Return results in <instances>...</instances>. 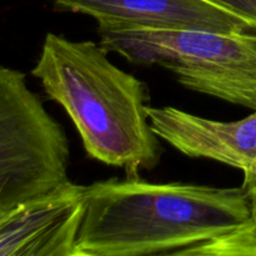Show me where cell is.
<instances>
[{
    "instance_id": "7a4b0ae2",
    "label": "cell",
    "mask_w": 256,
    "mask_h": 256,
    "mask_svg": "<svg viewBox=\"0 0 256 256\" xmlns=\"http://www.w3.org/2000/svg\"><path fill=\"white\" fill-rule=\"evenodd\" d=\"M108 52L90 40L49 32L32 74L64 108L92 159L136 178L159 162V140L148 116L146 86Z\"/></svg>"
},
{
    "instance_id": "6da1fadb",
    "label": "cell",
    "mask_w": 256,
    "mask_h": 256,
    "mask_svg": "<svg viewBox=\"0 0 256 256\" xmlns=\"http://www.w3.org/2000/svg\"><path fill=\"white\" fill-rule=\"evenodd\" d=\"M250 216L244 186L155 184L139 176L98 182L86 186L72 256L186 255Z\"/></svg>"
},
{
    "instance_id": "8992f818",
    "label": "cell",
    "mask_w": 256,
    "mask_h": 256,
    "mask_svg": "<svg viewBox=\"0 0 256 256\" xmlns=\"http://www.w3.org/2000/svg\"><path fill=\"white\" fill-rule=\"evenodd\" d=\"M158 138L192 158H204L246 172L256 156V110L235 122H218L178 108L148 106Z\"/></svg>"
},
{
    "instance_id": "ba28073f",
    "label": "cell",
    "mask_w": 256,
    "mask_h": 256,
    "mask_svg": "<svg viewBox=\"0 0 256 256\" xmlns=\"http://www.w3.org/2000/svg\"><path fill=\"white\" fill-rule=\"evenodd\" d=\"M246 190L249 192L250 202H252V216L248 220V232H249L252 249L256 254V186Z\"/></svg>"
},
{
    "instance_id": "30bf717a",
    "label": "cell",
    "mask_w": 256,
    "mask_h": 256,
    "mask_svg": "<svg viewBox=\"0 0 256 256\" xmlns=\"http://www.w3.org/2000/svg\"><path fill=\"white\" fill-rule=\"evenodd\" d=\"M14 210V209H12ZM12 210H5L0 206V252H2V229H4V224L6 222V218L9 215V212Z\"/></svg>"
},
{
    "instance_id": "277c9868",
    "label": "cell",
    "mask_w": 256,
    "mask_h": 256,
    "mask_svg": "<svg viewBox=\"0 0 256 256\" xmlns=\"http://www.w3.org/2000/svg\"><path fill=\"white\" fill-rule=\"evenodd\" d=\"M69 155L64 130L25 74L0 66V206L16 209L66 186Z\"/></svg>"
},
{
    "instance_id": "9c48e42d",
    "label": "cell",
    "mask_w": 256,
    "mask_h": 256,
    "mask_svg": "<svg viewBox=\"0 0 256 256\" xmlns=\"http://www.w3.org/2000/svg\"><path fill=\"white\" fill-rule=\"evenodd\" d=\"M242 186L245 189H250V188L256 186V156L252 164L250 165L249 170L246 172H244V182H242Z\"/></svg>"
},
{
    "instance_id": "5b68a950",
    "label": "cell",
    "mask_w": 256,
    "mask_h": 256,
    "mask_svg": "<svg viewBox=\"0 0 256 256\" xmlns=\"http://www.w3.org/2000/svg\"><path fill=\"white\" fill-rule=\"evenodd\" d=\"M55 4L89 15L98 24L255 32L244 18L214 0H55Z\"/></svg>"
},
{
    "instance_id": "52a82bcc",
    "label": "cell",
    "mask_w": 256,
    "mask_h": 256,
    "mask_svg": "<svg viewBox=\"0 0 256 256\" xmlns=\"http://www.w3.org/2000/svg\"><path fill=\"white\" fill-rule=\"evenodd\" d=\"M244 18L256 32V0H214Z\"/></svg>"
},
{
    "instance_id": "3957f363",
    "label": "cell",
    "mask_w": 256,
    "mask_h": 256,
    "mask_svg": "<svg viewBox=\"0 0 256 256\" xmlns=\"http://www.w3.org/2000/svg\"><path fill=\"white\" fill-rule=\"evenodd\" d=\"M98 32L108 52L165 68L188 89L256 110V32L98 24Z\"/></svg>"
}]
</instances>
